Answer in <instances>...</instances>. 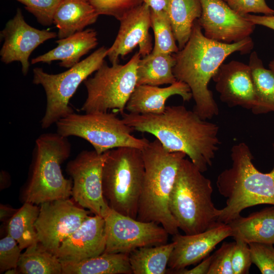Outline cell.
I'll return each mask as SVG.
<instances>
[{
    "instance_id": "4",
    "label": "cell",
    "mask_w": 274,
    "mask_h": 274,
    "mask_svg": "<svg viewBox=\"0 0 274 274\" xmlns=\"http://www.w3.org/2000/svg\"><path fill=\"white\" fill-rule=\"evenodd\" d=\"M142 152L145 174L136 219L156 222L174 235L179 228L169 210V195L180 162L186 155L167 151L156 139Z\"/></svg>"
},
{
    "instance_id": "32",
    "label": "cell",
    "mask_w": 274,
    "mask_h": 274,
    "mask_svg": "<svg viewBox=\"0 0 274 274\" xmlns=\"http://www.w3.org/2000/svg\"><path fill=\"white\" fill-rule=\"evenodd\" d=\"M99 15L113 16L119 21L143 3V0H89Z\"/></svg>"
},
{
    "instance_id": "16",
    "label": "cell",
    "mask_w": 274,
    "mask_h": 274,
    "mask_svg": "<svg viewBox=\"0 0 274 274\" xmlns=\"http://www.w3.org/2000/svg\"><path fill=\"white\" fill-rule=\"evenodd\" d=\"M117 37L110 48L107 56L112 64L118 63L119 57L123 58L137 46L143 57L152 50L151 10L144 3L133 9L120 20Z\"/></svg>"
},
{
    "instance_id": "19",
    "label": "cell",
    "mask_w": 274,
    "mask_h": 274,
    "mask_svg": "<svg viewBox=\"0 0 274 274\" xmlns=\"http://www.w3.org/2000/svg\"><path fill=\"white\" fill-rule=\"evenodd\" d=\"M106 246L105 219L94 215L61 243L55 255L61 261H79L104 253Z\"/></svg>"
},
{
    "instance_id": "12",
    "label": "cell",
    "mask_w": 274,
    "mask_h": 274,
    "mask_svg": "<svg viewBox=\"0 0 274 274\" xmlns=\"http://www.w3.org/2000/svg\"><path fill=\"white\" fill-rule=\"evenodd\" d=\"M104 219L105 253L129 254L141 247L167 243L169 233L156 222L141 221L111 208Z\"/></svg>"
},
{
    "instance_id": "39",
    "label": "cell",
    "mask_w": 274,
    "mask_h": 274,
    "mask_svg": "<svg viewBox=\"0 0 274 274\" xmlns=\"http://www.w3.org/2000/svg\"><path fill=\"white\" fill-rule=\"evenodd\" d=\"M213 255L208 256L194 267L187 269L186 268L176 270L166 271V273L175 274H208L211 264Z\"/></svg>"
},
{
    "instance_id": "38",
    "label": "cell",
    "mask_w": 274,
    "mask_h": 274,
    "mask_svg": "<svg viewBox=\"0 0 274 274\" xmlns=\"http://www.w3.org/2000/svg\"><path fill=\"white\" fill-rule=\"evenodd\" d=\"M228 6L239 15L245 16L251 13L264 15H274V10L270 8L265 0H224Z\"/></svg>"
},
{
    "instance_id": "8",
    "label": "cell",
    "mask_w": 274,
    "mask_h": 274,
    "mask_svg": "<svg viewBox=\"0 0 274 274\" xmlns=\"http://www.w3.org/2000/svg\"><path fill=\"white\" fill-rule=\"evenodd\" d=\"M57 132L68 138H82L94 148L98 154L113 149L129 147L143 150L149 144L146 138L132 135L134 130L113 113L91 112L84 114L73 113L56 123Z\"/></svg>"
},
{
    "instance_id": "36",
    "label": "cell",
    "mask_w": 274,
    "mask_h": 274,
    "mask_svg": "<svg viewBox=\"0 0 274 274\" xmlns=\"http://www.w3.org/2000/svg\"><path fill=\"white\" fill-rule=\"evenodd\" d=\"M234 244L235 242L223 243L212 255L208 274H233L231 259Z\"/></svg>"
},
{
    "instance_id": "35",
    "label": "cell",
    "mask_w": 274,
    "mask_h": 274,
    "mask_svg": "<svg viewBox=\"0 0 274 274\" xmlns=\"http://www.w3.org/2000/svg\"><path fill=\"white\" fill-rule=\"evenodd\" d=\"M17 242L8 234L0 240V272L17 268L21 251Z\"/></svg>"
},
{
    "instance_id": "25",
    "label": "cell",
    "mask_w": 274,
    "mask_h": 274,
    "mask_svg": "<svg viewBox=\"0 0 274 274\" xmlns=\"http://www.w3.org/2000/svg\"><path fill=\"white\" fill-rule=\"evenodd\" d=\"M176 64L174 54L151 52L143 57L138 63L136 86L149 85L159 86L172 84L177 80L173 74Z\"/></svg>"
},
{
    "instance_id": "13",
    "label": "cell",
    "mask_w": 274,
    "mask_h": 274,
    "mask_svg": "<svg viewBox=\"0 0 274 274\" xmlns=\"http://www.w3.org/2000/svg\"><path fill=\"white\" fill-rule=\"evenodd\" d=\"M90 212L69 198L41 203L35 223L38 241L55 254L61 243L80 226Z\"/></svg>"
},
{
    "instance_id": "26",
    "label": "cell",
    "mask_w": 274,
    "mask_h": 274,
    "mask_svg": "<svg viewBox=\"0 0 274 274\" xmlns=\"http://www.w3.org/2000/svg\"><path fill=\"white\" fill-rule=\"evenodd\" d=\"M201 11L200 0H168L166 12L179 50L188 42L194 22Z\"/></svg>"
},
{
    "instance_id": "31",
    "label": "cell",
    "mask_w": 274,
    "mask_h": 274,
    "mask_svg": "<svg viewBox=\"0 0 274 274\" xmlns=\"http://www.w3.org/2000/svg\"><path fill=\"white\" fill-rule=\"evenodd\" d=\"M151 27L154 35L153 53L173 54L179 51L167 12L151 11Z\"/></svg>"
},
{
    "instance_id": "22",
    "label": "cell",
    "mask_w": 274,
    "mask_h": 274,
    "mask_svg": "<svg viewBox=\"0 0 274 274\" xmlns=\"http://www.w3.org/2000/svg\"><path fill=\"white\" fill-rule=\"evenodd\" d=\"M228 224L234 239H240L247 244H274V206L246 217L240 215Z\"/></svg>"
},
{
    "instance_id": "2",
    "label": "cell",
    "mask_w": 274,
    "mask_h": 274,
    "mask_svg": "<svg viewBox=\"0 0 274 274\" xmlns=\"http://www.w3.org/2000/svg\"><path fill=\"white\" fill-rule=\"evenodd\" d=\"M253 45L251 37L231 44L211 40L202 33L197 19L195 21L186 44L174 54L176 64L173 71L177 81L189 87L195 101L193 111L201 118L211 119L219 114L218 105L208 88L217 70L231 54L248 53Z\"/></svg>"
},
{
    "instance_id": "42",
    "label": "cell",
    "mask_w": 274,
    "mask_h": 274,
    "mask_svg": "<svg viewBox=\"0 0 274 274\" xmlns=\"http://www.w3.org/2000/svg\"><path fill=\"white\" fill-rule=\"evenodd\" d=\"M12 208L1 205V220H4L11 215H13L16 211Z\"/></svg>"
},
{
    "instance_id": "27",
    "label": "cell",
    "mask_w": 274,
    "mask_h": 274,
    "mask_svg": "<svg viewBox=\"0 0 274 274\" xmlns=\"http://www.w3.org/2000/svg\"><path fill=\"white\" fill-rule=\"evenodd\" d=\"M175 243L143 247L129 254L133 274H164Z\"/></svg>"
},
{
    "instance_id": "7",
    "label": "cell",
    "mask_w": 274,
    "mask_h": 274,
    "mask_svg": "<svg viewBox=\"0 0 274 274\" xmlns=\"http://www.w3.org/2000/svg\"><path fill=\"white\" fill-rule=\"evenodd\" d=\"M144 174L142 150L124 147L109 150L102 169V186L110 208L136 219Z\"/></svg>"
},
{
    "instance_id": "29",
    "label": "cell",
    "mask_w": 274,
    "mask_h": 274,
    "mask_svg": "<svg viewBox=\"0 0 274 274\" xmlns=\"http://www.w3.org/2000/svg\"><path fill=\"white\" fill-rule=\"evenodd\" d=\"M17 269L23 274L62 273V265L59 258L39 242L29 246L21 254Z\"/></svg>"
},
{
    "instance_id": "11",
    "label": "cell",
    "mask_w": 274,
    "mask_h": 274,
    "mask_svg": "<svg viewBox=\"0 0 274 274\" xmlns=\"http://www.w3.org/2000/svg\"><path fill=\"white\" fill-rule=\"evenodd\" d=\"M109 151L98 154L84 150L67 164L66 171L73 181L74 200L80 206L104 218L111 208L102 192V169Z\"/></svg>"
},
{
    "instance_id": "44",
    "label": "cell",
    "mask_w": 274,
    "mask_h": 274,
    "mask_svg": "<svg viewBox=\"0 0 274 274\" xmlns=\"http://www.w3.org/2000/svg\"><path fill=\"white\" fill-rule=\"evenodd\" d=\"M273 245H274V244H273Z\"/></svg>"
},
{
    "instance_id": "41",
    "label": "cell",
    "mask_w": 274,
    "mask_h": 274,
    "mask_svg": "<svg viewBox=\"0 0 274 274\" xmlns=\"http://www.w3.org/2000/svg\"><path fill=\"white\" fill-rule=\"evenodd\" d=\"M151 11L160 12L167 11L168 0H143Z\"/></svg>"
},
{
    "instance_id": "14",
    "label": "cell",
    "mask_w": 274,
    "mask_h": 274,
    "mask_svg": "<svg viewBox=\"0 0 274 274\" xmlns=\"http://www.w3.org/2000/svg\"><path fill=\"white\" fill-rule=\"evenodd\" d=\"M201 14L197 19L204 35L231 44L250 37L255 25L232 9L224 0H200Z\"/></svg>"
},
{
    "instance_id": "24",
    "label": "cell",
    "mask_w": 274,
    "mask_h": 274,
    "mask_svg": "<svg viewBox=\"0 0 274 274\" xmlns=\"http://www.w3.org/2000/svg\"><path fill=\"white\" fill-rule=\"evenodd\" d=\"M63 274H132L129 254L104 253L79 261H61Z\"/></svg>"
},
{
    "instance_id": "3",
    "label": "cell",
    "mask_w": 274,
    "mask_h": 274,
    "mask_svg": "<svg viewBox=\"0 0 274 274\" xmlns=\"http://www.w3.org/2000/svg\"><path fill=\"white\" fill-rule=\"evenodd\" d=\"M274 151V144L272 145ZM232 164L218 176L217 187L226 198L218 222L228 224L244 209L261 204L274 206V166L269 173L260 172L253 163L254 156L244 142L234 145L230 152Z\"/></svg>"
},
{
    "instance_id": "17",
    "label": "cell",
    "mask_w": 274,
    "mask_h": 274,
    "mask_svg": "<svg viewBox=\"0 0 274 274\" xmlns=\"http://www.w3.org/2000/svg\"><path fill=\"white\" fill-rule=\"evenodd\" d=\"M228 224L218 222L204 231L191 235L175 234V247L170 256L166 271L185 268L207 257L223 239L231 236Z\"/></svg>"
},
{
    "instance_id": "21",
    "label": "cell",
    "mask_w": 274,
    "mask_h": 274,
    "mask_svg": "<svg viewBox=\"0 0 274 274\" xmlns=\"http://www.w3.org/2000/svg\"><path fill=\"white\" fill-rule=\"evenodd\" d=\"M55 42L58 44L56 48L32 59L31 63L50 64L53 61L60 60V66L70 68L80 62L83 55L96 47L97 32L93 29L88 28L58 39Z\"/></svg>"
},
{
    "instance_id": "5",
    "label": "cell",
    "mask_w": 274,
    "mask_h": 274,
    "mask_svg": "<svg viewBox=\"0 0 274 274\" xmlns=\"http://www.w3.org/2000/svg\"><path fill=\"white\" fill-rule=\"evenodd\" d=\"M210 179L185 158L180 162L169 199L171 214L185 234L206 231L218 222L220 209L212 201Z\"/></svg>"
},
{
    "instance_id": "43",
    "label": "cell",
    "mask_w": 274,
    "mask_h": 274,
    "mask_svg": "<svg viewBox=\"0 0 274 274\" xmlns=\"http://www.w3.org/2000/svg\"><path fill=\"white\" fill-rule=\"evenodd\" d=\"M269 68L274 72V58L269 64Z\"/></svg>"
},
{
    "instance_id": "34",
    "label": "cell",
    "mask_w": 274,
    "mask_h": 274,
    "mask_svg": "<svg viewBox=\"0 0 274 274\" xmlns=\"http://www.w3.org/2000/svg\"><path fill=\"white\" fill-rule=\"evenodd\" d=\"M248 244L252 263L256 265L262 274H274L273 244L261 243Z\"/></svg>"
},
{
    "instance_id": "18",
    "label": "cell",
    "mask_w": 274,
    "mask_h": 274,
    "mask_svg": "<svg viewBox=\"0 0 274 274\" xmlns=\"http://www.w3.org/2000/svg\"><path fill=\"white\" fill-rule=\"evenodd\" d=\"M212 79L222 102L230 107L239 106L254 113L257 100L248 64L235 60L222 63Z\"/></svg>"
},
{
    "instance_id": "33",
    "label": "cell",
    "mask_w": 274,
    "mask_h": 274,
    "mask_svg": "<svg viewBox=\"0 0 274 274\" xmlns=\"http://www.w3.org/2000/svg\"><path fill=\"white\" fill-rule=\"evenodd\" d=\"M24 5L26 10L44 26L53 23L55 12L61 0H16Z\"/></svg>"
},
{
    "instance_id": "40",
    "label": "cell",
    "mask_w": 274,
    "mask_h": 274,
    "mask_svg": "<svg viewBox=\"0 0 274 274\" xmlns=\"http://www.w3.org/2000/svg\"><path fill=\"white\" fill-rule=\"evenodd\" d=\"M244 16L255 25H261L274 30V15H256L249 14Z\"/></svg>"
},
{
    "instance_id": "30",
    "label": "cell",
    "mask_w": 274,
    "mask_h": 274,
    "mask_svg": "<svg viewBox=\"0 0 274 274\" xmlns=\"http://www.w3.org/2000/svg\"><path fill=\"white\" fill-rule=\"evenodd\" d=\"M39 211L37 206L25 202L9 221L8 234L17 242L21 250L39 242L35 223Z\"/></svg>"
},
{
    "instance_id": "20",
    "label": "cell",
    "mask_w": 274,
    "mask_h": 274,
    "mask_svg": "<svg viewBox=\"0 0 274 274\" xmlns=\"http://www.w3.org/2000/svg\"><path fill=\"white\" fill-rule=\"evenodd\" d=\"M180 95L184 101H189L192 95L188 85L177 81L166 87L149 85H138L128 99L125 109L133 114H161L166 108L167 99Z\"/></svg>"
},
{
    "instance_id": "37",
    "label": "cell",
    "mask_w": 274,
    "mask_h": 274,
    "mask_svg": "<svg viewBox=\"0 0 274 274\" xmlns=\"http://www.w3.org/2000/svg\"><path fill=\"white\" fill-rule=\"evenodd\" d=\"M231 264L233 274L249 273L252 262L248 244L240 239H235Z\"/></svg>"
},
{
    "instance_id": "6",
    "label": "cell",
    "mask_w": 274,
    "mask_h": 274,
    "mask_svg": "<svg viewBox=\"0 0 274 274\" xmlns=\"http://www.w3.org/2000/svg\"><path fill=\"white\" fill-rule=\"evenodd\" d=\"M33 166L25 194V201L33 204L68 198L73 181L63 175L61 164L70 156L71 145L66 137L46 133L36 140Z\"/></svg>"
},
{
    "instance_id": "1",
    "label": "cell",
    "mask_w": 274,
    "mask_h": 274,
    "mask_svg": "<svg viewBox=\"0 0 274 274\" xmlns=\"http://www.w3.org/2000/svg\"><path fill=\"white\" fill-rule=\"evenodd\" d=\"M122 119L134 130L153 135L167 151L185 153L202 173L212 165L221 144L217 124L182 105L166 106L158 115L124 113Z\"/></svg>"
},
{
    "instance_id": "9",
    "label": "cell",
    "mask_w": 274,
    "mask_h": 274,
    "mask_svg": "<svg viewBox=\"0 0 274 274\" xmlns=\"http://www.w3.org/2000/svg\"><path fill=\"white\" fill-rule=\"evenodd\" d=\"M108 49L102 46L85 59L58 74L46 73L41 67L33 69L32 82L41 85L46 96V107L41 121L43 129H47L74 112L69 101L79 85L102 64Z\"/></svg>"
},
{
    "instance_id": "28",
    "label": "cell",
    "mask_w": 274,
    "mask_h": 274,
    "mask_svg": "<svg viewBox=\"0 0 274 274\" xmlns=\"http://www.w3.org/2000/svg\"><path fill=\"white\" fill-rule=\"evenodd\" d=\"M248 65L257 100V107L253 113L274 112V72L264 67L255 51L251 54Z\"/></svg>"
},
{
    "instance_id": "10",
    "label": "cell",
    "mask_w": 274,
    "mask_h": 274,
    "mask_svg": "<svg viewBox=\"0 0 274 274\" xmlns=\"http://www.w3.org/2000/svg\"><path fill=\"white\" fill-rule=\"evenodd\" d=\"M141 57L138 51L127 63L111 66L104 61L94 76L83 82L87 95L81 110L91 113L116 110L122 115L136 86L137 67Z\"/></svg>"
},
{
    "instance_id": "15",
    "label": "cell",
    "mask_w": 274,
    "mask_h": 274,
    "mask_svg": "<svg viewBox=\"0 0 274 274\" xmlns=\"http://www.w3.org/2000/svg\"><path fill=\"white\" fill-rule=\"evenodd\" d=\"M4 42L0 51L1 61L8 64L20 61L23 75L27 74L29 57L32 51L44 42L57 37V33L48 30H40L27 24L22 11L18 8L14 17L1 31Z\"/></svg>"
},
{
    "instance_id": "23",
    "label": "cell",
    "mask_w": 274,
    "mask_h": 274,
    "mask_svg": "<svg viewBox=\"0 0 274 274\" xmlns=\"http://www.w3.org/2000/svg\"><path fill=\"white\" fill-rule=\"evenodd\" d=\"M98 16L89 0H61L53 17L58 39L83 30L95 23Z\"/></svg>"
}]
</instances>
